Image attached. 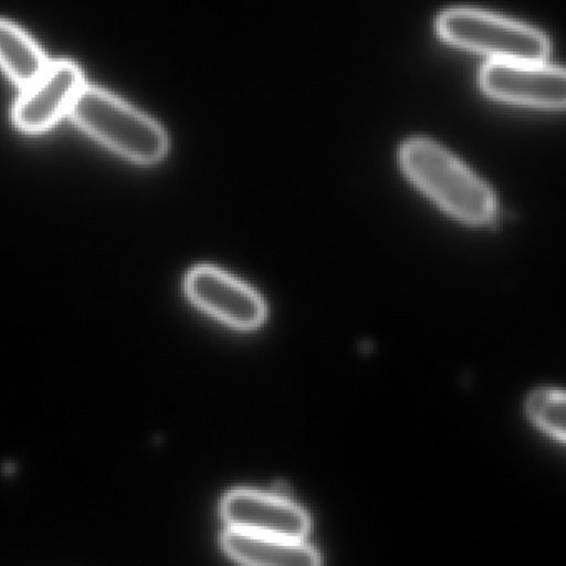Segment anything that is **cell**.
<instances>
[{"mask_svg": "<svg viewBox=\"0 0 566 566\" xmlns=\"http://www.w3.org/2000/svg\"><path fill=\"white\" fill-rule=\"evenodd\" d=\"M403 175L446 213L467 224H489L496 217L492 188L459 158L427 138H412L399 150Z\"/></svg>", "mask_w": 566, "mask_h": 566, "instance_id": "obj_1", "label": "cell"}, {"mask_svg": "<svg viewBox=\"0 0 566 566\" xmlns=\"http://www.w3.org/2000/svg\"><path fill=\"white\" fill-rule=\"evenodd\" d=\"M69 115L92 138L134 164L154 165L167 157L170 142L164 128L102 88L84 85Z\"/></svg>", "mask_w": 566, "mask_h": 566, "instance_id": "obj_2", "label": "cell"}, {"mask_svg": "<svg viewBox=\"0 0 566 566\" xmlns=\"http://www.w3.org/2000/svg\"><path fill=\"white\" fill-rule=\"evenodd\" d=\"M437 34L447 44L475 52L489 62H545L549 41L545 34L479 9H450L437 19Z\"/></svg>", "mask_w": 566, "mask_h": 566, "instance_id": "obj_3", "label": "cell"}, {"mask_svg": "<svg viewBox=\"0 0 566 566\" xmlns=\"http://www.w3.org/2000/svg\"><path fill=\"white\" fill-rule=\"evenodd\" d=\"M480 88L503 104L538 111H563L565 72L545 62H486L479 75Z\"/></svg>", "mask_w": 566, "mask_h": 566, "instance_id": "obj_4", "label": "cell"}, {"mask_svg": "<svg viewBox=\"0 0 566 566\" xmlns=\"http://www.w3.org/2000/svg\"><path fill=\"white\" fill-rule=\"evenodd\" d=\"M185 290L195 306L234 329H258L266 321L268 307L263 297L243 281L218 268H195L188 273Z\"/></svg>", "mask_w": 566, "mask_h": 566, "instance_id": "obj_5", "label": "cell"}, {"mask_svg": "<svg viewBox=\"0 0 566 566\" xmlns=\"http://www.w3.org/2000/svg\"><path fill=\"white\" fill-rule=\"evenodd\" d=\"M221 516L228 528L280 536L287 539H306L311 530L310 515L286 496L256 490H233L221 502Z\"/></svg>", "mask_w": 566, "mask_h": 566, "instance_id": "obj_6", "label": "cell"}, {"mask_svg": "<svg viewBox=\"0 0 566 566\" xmlns=\"http://www.w3.org/2000/svg\"><path fill=\"white\" fill-rule=\"evenodd\" d=\"M84 85V74L74 62L49 64L44 74L24 88V94L14 105L12 120L15 127L29 135L48 132L69 115Z\"/></svg>", "mask_w": 566, "mask_h": 566, "instance_id": "obj_7", "label": "cell"}, {"mask_svg": "<svg viewBox=\"0 0 566 566\" xmlns=\"http://www.w3.org/2000/svg\"><path fill=\"white\" fill-rule=\"evenodd\" d=\"M224 553L234 562L254 566H314L319 565V552L306 539L254 535L227 528L221 535Z\"/></svg>", "mask_w": 566, "mask_h": 566, "instance_id": "obj_8", "label": "cell"}, {"mask_svg": "<svg viewBox=\"0 0 566 566\" xmlns=\"http://www.w3.org/2000/svg\"><path fill=\"white\" fill-rule=\"evenodd\" d=\"M49 64L44 52L24 31L0 19V69L15 85L29 87Z\"/></svg>", "mask_w": 566, "mask_h": 566, "instance_id": "obj_9", "label": "cell"}, {"mask_svg": "<svg viewBox=\"0 0 566 566\" xmlns=\"http://www.w3.org/2000/svg\"><path fill=\"white\" fill-rule=\"evenodd\" d=\"M526 413L532 422L553 439H566V397L562 389H539L528 397Z\"/></svg>", "mask_w": 566, "mask_h": 566, "instance_id": "obj_10", "label": "cell"}]
</instances>
